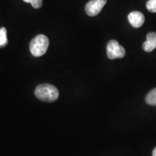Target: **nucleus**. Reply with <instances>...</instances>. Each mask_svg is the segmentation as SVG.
<instances>
[{
    "instance_id": "20e7f679",
    "label": "nucleus",
    "mask_w": 156,
    "mask_h": 156,
    "mask_svg": "<svg viewBox=\"0 0 156 156\" xmlns=\"http://www.w3.org/2000/svg\"><path fill=\"white\" fill-rule=\"evenodd\" d=\"M107 0H91L85 6V12L87 15L90 17L98 15L102 10Z\"/></svg>"
},
{
    "instance_id": "423d86ee",
    "label": "nucleus",
    "mask_w": 156,
    "mask_h": 156,
    "mask_svg": "<svg viewBox=\"0 0 156 156\" xmlns=\"http://www.w3.org/2000/svg\"><path fill=\"white\" fill-rule=\"evenodd\" d=\"M142 48L146 52H151L156 48V33L151 32L147 35V40L142 45Z\"/></svg>"
},
{
    "instance_id": "1a4fd4ad",
    "label": "nucleus",
    "mask_w": 156,
    "mask_h": 156,
    "mask_svg": "<svg viewBox=\"0 0 156 156\" xmlns=\"http://www.w3.org/2000/svg\"><path fill=\"white\" fill-rule=\"evenodd\" d=\"M146 7L148 11L151 12H156V0H149L146 3Z\"/></svg>"
},
{
    "instance_id": "39448f33",
    "label": "nucleus",
    "mask_w": 156,
    "mask_h": 156,
    "mask_svg": "<svg viewBox=\"0 0 156 156\" xmlns=\"http://www.w3.org/2000/svg\"><path fill=\"white\" fill-rule=\"evenodd\" d=\"M128 20L132 27L137 28L143 25L145 22V16L140 12L134 11L129 14Z\"/></svg>"
},
{
    "instance_id": "9b49d317",
    "label": "nucleus",
    "mask_w": 156,
    "mask_h": 156,
    "mask_svg": "<svg viewBox=\"0 0 156 156\" xmlns=\"http://www.w3.org/2000/svg\"><path fill=\"white\" fill-rule=\"evenodd\" d=\"M153 156H156V147L153 150Z\"/></svg>"
},
{
    "instance_id": "0eeeda50",
    "label": "nucleus",
    "mask_w": 156,
    "mask_h": 156,
    "mask_svg": "<svg viewBox=\"0 0 156 156\" xmlns=\"http://www.w3.org/2000/svg\"><path fill=\"white\" fill-rule=\"evenodd\" d=\"M145 101L147 104L151 106H156V87L148 93L145 98Z\"/></svg>"
},
{
    "instance_id": "f03ea898",
    "label": "nucleus",
    "mask_w": 156,
    "mask_h": 156,
    "mask_svg": "<svg viewBox=\"0 0 156 156\" xmlns=\"http://www.w3.org/2000/svg\"><path fill=\"white\" fill-rule=\"evenodd\" d=\"M48 46L49 41L47 37L42 34L38 35L30 43V53L36 57L41 56L46 54Z\"/></svg>"
},
{
    "instance_id": "7ed1b4c3",
    "label": "nucleus",
    "mask_w": 156,
    "mask_h": 156,
    "mask_svg": "<svg viewBox=\"0 0 156 156\" xmlns=\"http://www.w3.org/2000/svg\"><path fill=\"white\" fill-rule=\"evenodd\" d=\"M107 56L110 59L122 58L125 56L126 51L124 48L119 44L116 40H111L106 46Z\"/></svg>"
},
{
    "instance_id": "6e6552de",
    "label": "nucleus",
    "mask_w": 156,
    "mask_h": 156,
    "mask_svg": "<svg viewBox=\"0 0 156 156\" xmlns=\"http://www.w3.org/2000/svg\"><path fill=\"white\" fill-rule=\"evenodd\" d=\"M8 44L7 37V30L5 28H0V48H3Z\"/></svg>"
},
{
    "instance_id": "9d476101",
    "label": "nucleus",
    "mask_w": 156,
    "mask_h": 156,
    "mask_svg": "<svg viewBox=\"0 0 156 156\" xmlns=\"http://www.w3.org/2000/svg\"><path fill=\"white\" fill-rule=\"evenodd\" d=\"M25 2L30 3L34 8L38 9L42 6L43 0H23Z\"/></svg>"
},
{
    "instance_id": "f257e3e1",
    "label": "nucleus",
    "mask_w": 156,
    "mask_h": 156,
    "mask_svg": "<svg viewBox=\"0 0 156 156\" xmlns=\"http://www.w3.org/2000/svg\"><path fill=\"white\" fill-rule=\"evenodd\" d=\"M35 95L39 100L45 102H53L57 100L58 90L55 86L50 84H41L36 87Z\"/></svg>"
}]
</instances>
